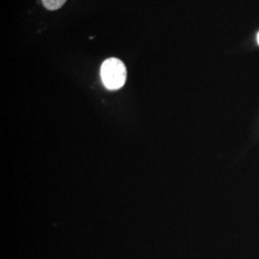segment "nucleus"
I'll return each instance as SVG.
<instances>
[{"label": "nucleus", "instance_id": "nucleus-1", "mask_svg": "<svg viewBox=\"0 0 259 259\" xmlns=\"http://www.w3.org/2000/svg\"><path fill=\"white\" fill-rule=\"evenodd\" d=\"M101 78L104 85L108 90H119L127 79L126 66L119 59L110 58L101 66Z\"/></svg>", "mask_w": 259, "mask_h": 259}, {"label": "nucleus", "instance_id": "nucleus-2", "mask_svg": "<svg viewBox=\"0 0 259 259\" xmlns=\"http://www.w3.org/2000/svg\"><path fill=\"white\" fill-rule=\"evenodd\" d=\"M66 0H42V4L47 10L55 11L60 9L65 4Z\"/></svg>", "mask_w": 259, "mask_h": 259}, {"label": "nucleus", "instance_id": "nucleus-3", "mask_svg": "<svg viewBox=\"0 0 259 259\" xmlns=\"http://www.w3.org/2000/svg\"><path fill=\"white\" fill-rule=\"evenodd\" d=\"M257 42H258V45H259V33H258V34H257Z\"/></svg>", "mask_w": 259, "mask_h": 259}]
</instances>
